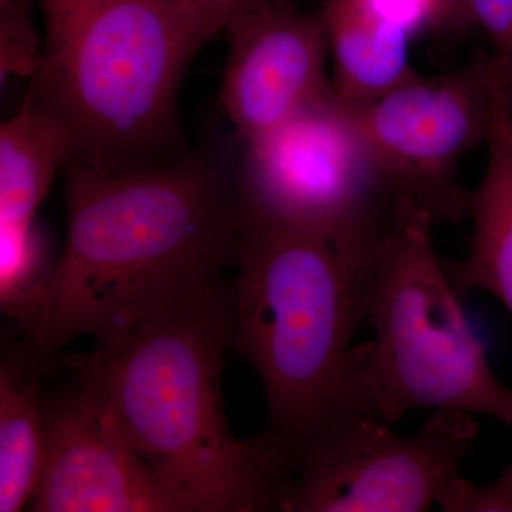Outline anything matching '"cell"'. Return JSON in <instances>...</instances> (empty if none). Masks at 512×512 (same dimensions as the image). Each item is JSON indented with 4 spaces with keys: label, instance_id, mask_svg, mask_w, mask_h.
<instances>
[{
    "label": "cell",
    "instance_id": "obj_2",
    "mask_svg": "<svg viewBox=\"0 0 512 512\" xmlns=\"http://www.w3.org/2000/svg\"><path fill=\"white\" fill-rule=\"evenodd\" d=\"M234 286L165 303L119 338L69 360L74 386L106 413L185 512L282 511L285 483L255 439L229 429L221 396Z\"/></svg>",
    "mask_w": 512,
    "mask_h": 512
},
{
    "label": "cell",
    "instance_id": "obj_7",
    "mask_svg": "<svg viewBox=\"0 0 512 512\" xmlns=\"http://www.w3.org/2000/svg\"><path fill=\"white\" fill-rule=\"evenodd\" d=\"M473 414L434 410L416 433L360 413L330 421L286 484L285 512H421L461 474Z\"/></svg>",
    "mask_w": 512,
    "mask_h": 512
},
{
    "label": "cell",
    "instance_id": "obj_19",
    "mask_svg": "<svg viewBox=\"0 0 512 512\" xmlns=\"http://www.w3.org/2000/svg\"><path fill=\"white\" fill-rule=\"evenodd\" d=\"M437 19L434 32L458 36L474 28L470 0H437Z\"/></svg>",
    "mask_w": 512,
    "mask_h": 512
},
{
    "label": "cell",
    "instance_id": "obj_8",
    "mask_svg": "<svg viewBox=\"0 0 512 512\" xmlns=\"http://www.w3.org/2000/svg\"><path fill=\"white\" fill-rule=\"evenodd\" d=\"M493 92V55H480L456 72L417 74L353 106L397 202H410L436 221L468 217L470 194L457 184L456 167L485 143Z\"/></svg>",
    "mask_w": 512,
    "mask_h": 512
},
{
    "label": "cell",
    "instance_id": "obj_15",
    "mask_svg": "<svg viewBox=\"0 0 512 512\" xmlns=\"http://www.w3.org/2000/svg\"><path fill=\"white\" fill-rule=\"evenodd\" d=\"M43 40L33 20L32 0H0V80L35 73Z\"/></svg>",
    "mask_w": 512,
    "mask_h": 512
},
{
    "label": "cell",
    "instance_id": "obj_1",
    "mask_svg": "<svg viewBox=\"0 0 512 512\" xmlns=\"http://www.w3.org/2000/svg\"><path fill=\"white\" fill-rule=\"evenodd\" d=\"M67 167L62 254L13 316L47 365L80 336L103 345L220 281L238 255L235 168L211 153L124 170Z\"/></svg>",
    "mask_w": 512,
    "mask_h": 512
},
{
    "label": "cell",
    "instance_id": "obj_11",
    "mask_svg": "<svg viewBox=\"0 0 512 512\" xmlns=\"http://www.w3.org/2000/svg\"><path fill=\"white\" fill-rule=\"evenodd\" d=\"M493 110L483 180L470 194V248L461 261H444L461 296L490 293L512 316V60L493 57Z\"/></svg>",
    "mask_w": 512,
    "mask_h": 512
},
{
    "label": "cell",
    "instance_id": "obj_16",
    "mask_svg": "<svg viewBox=\"0 0 512 512\" xmlns=\"http://www.w3.org/2000/svg\"><path fill=\"white\" fill-rule=\"evenodd\" d=\"M446 512H512V464L493 483L478 485L458 474L437 503Z\"/></svg>",
    "mask_w": 512,
    "mask_h": 512
},
{
    "label": "cell",
    "instance_id": "obj_6",
    "mask_svg": "<svg viewBox=\"0 0 512 512\" xmlns=\"http://www.w3.org/2000/svg\"><path fill=\"white\" fill-rule=\"evenodd\" d=\"M235 184L242 214L315 232L372 274L397 201L355 109L332 82L268 136L244 144Z\"/></svg>",
    "mask_w": 512,
    "mask_h": 512
},
{
    "label": "cell",
    "instance_id": "obj_3",
    "mask_svg": "<svg viewBox=\"0 0 512 512\" xmlns=\"http://www.w3.org/2000/svg\"><path fill=\"white\" fill-rule=\"evenodd\" d=\"M239 214L231 348L261 379L266 423L254 439L286 484L306 447L348 412L370 276L315 232Z\"/></svg>",
    "mask_w": 512,
    "mask_h": 512
},
{
    "label": "cell",
    "instance_id": "obj_14",
    "mask_svg": "<svg viewBox=\"0 0 512 512\" xmlns=\"http://www.w3.org/2000/svg\"><path fill=\"white\" fill-rule=\"evenodd\" d=\"M45 366L26 345L2 360L0 512H18L29 505L42 473L46 427L40 384Z\"/></svg>",
    "mask_w": 512,
    "mask_h": 512
},
{
    "label": "cell",
    "instance_id": "obj_10",
    "mask_svg": "<svg viewBox=\"0 0 512 512\" xmlns=\"http://www.w3.org/2000/svg\"><path fill=\"white\" fill-rule=\"evenodd\" d=\"M46 451L30 511L185 512L181 501L74 386L43 402Z\"/></svg>",
    "mask_w": 512,
    "mask_h": 512
},
{
    "label": "cell",
    "instance_id": "obj_12",
    "mask_svg": "<svg viewBox=\"0 0 512 512\" xmlns=\"http://www.w3.org/2000/svg\"><path fill=\"white\" fill-rule=\"evenodd\" d=\"M333 59V89L352 106L379 99L417 76L410 63L412 33L365 0H326L320 13Z\"/></svg>",
    "mask_w": 512,
    "mask_h": 512
},
{
    "label": "cell",
    "instance_id": "obj_18",
    "mask_svg": "<svg viewBox=\"0 0 512 512\" xmlns=\"http://www.w3.org/2000/svg\"><path fill=\"white\" fill-rule=\"evenodd\" d=\"M370 8L412 35L434 29L437 19V0H365Z\"/></svg>",
    "mask_w": 512,
    "mask_h": 512
},
{
    "label": "cell",
    "instance_id": "obj_4",
    "mask_svg": "<svg viewBox=\"0 0 512 512\" xmlns=\"http://www.w3.org/2000/svg\"><path fill=\"white\" fill-rule=\"evenodd\" d=\"M40 6L46 37L26 96L66 131L72 163L124 170L180 154L178 86L231 15L157 0Z\"/></svg>",
    "mask_w": 512,
    "mask_h": 512
},
{
    "label": "cell",
    "instance_id": "obj_20",
    "mask_svg": "<svg viewBox=\"0 0 512 512\" xmlns=\"http://www.w3.org/2000/svg\"><path fill=\"white\" fill-rule=\"evenodd\" d=\"M157 2L170 3V5L202 6V8L222 10V12L232 15V12L245 0H157Z\"/></svg>",
    "mask_w": 512,
    "mask_h": 512
},
{
    "label": "cell",
    "instance_id": "obj_13",
    "mask_svg": "<svg viewBox=\"0 0 512 512\" xmlns=\"http://www.w3.org/2000/svg\"><path fill=\"white\" fill-rule=\"evenodd\" d=\"M72 144L59 121L25 97L0 127V235L35 234L33 220L53 178L72 163Z\"/></svg>",
    "mask_w": 512,
    "mask_h": 512
},
{
    "label": "cell",
    "instance_id": "obj_5",
    "mask_svg": "<svg viewBox=\"0 0 512 512\" xmlns=\"http://www.w3.org/2000/svg\"><path fill=\"white\" fill-rule=\"evenodd\" d=\"M429 212L399 201L373 264L353 346L348 412L393 424L413 410H457L512 426V390L495 377L443 259Z\"/></svg>",
    "mask_w": 512,
    "mask_h": 512
},
{
    "label": "cell",
    "instance_id": "obj_17",
    "mask_svg": "<svg viewBox=\"0 0 512 512\" xmlns=\"http://www.w3.org/2000/svg\"><path fill=\"white\" fill-rule=\"evenodd\" d=\"M474 26L493 45V55L512 60V0H470Z\"/></svg>",
    "mask_w": 512,
    "mask_h": 512
},
{
    "label": "cell",
    "instance_id": "obj_9",
    "mask_svg": "<svg viewBox=\"0 0 512 512\" xmlns=\"http://www.w3.org/2000/svg\"><path fill=\"white\" fill-rule=\"evenodd\" d=\"M221 103L242 143L268 136L330 80L325 26L284 0H245L229 16Z\"/></svg>",
    "mask_w": 512,
    "mask_h": 512
}]
</instances>
